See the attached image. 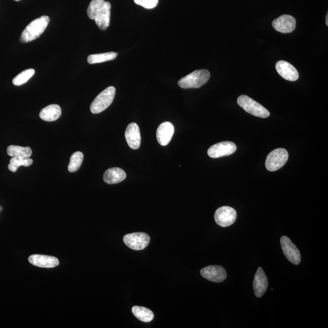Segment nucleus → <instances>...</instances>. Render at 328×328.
<instances>
[{"instance_id": "39448f33", "label": "nucleus", "mask_w": 328, "mask_h": 328, "mask_svg": "<svg viewBox=\"0 0 328 328\" xmlns=\"http://www.w3.org/2000/svg\"><path fill=\"white\" fill-rule=\"evenodd\" d=\"M289 154L284 148H277L270 152L266 158V167L270 172L280 169L287 162Z\"/></svg>"}, {"instance_id": "c756f323", "label": "nucleus", "mask_w": 328, "mask_h": 328, "mask_svg": "<svg viewBox=\"0 0 328 328\" xmlns=\"http://www.w3.org/2000/svg\"><path fill=\"white\" fill-rule=\"evenodd\" d=\"M15 1H20V0H15Z\"/></svg>"}, {"instance_id": "f257e3e1", "label": "nucleus", "mask_w": 328, "mask_h": 328, "mask_svg": "<svg viewBox=\"0 0 328 328\" xmlns=\"http://www.w3.org/2000/svg\"><path fill=\"white\" fill-rule=\"evenodd\" d=\"M50 21V17L44 15L31 21L21 33V42L28 43L38 38L47 29Z\"/></svg>"}, {"instance_id": "4468645a", "label": "nucleus", "mask_w": 328, "mask_h": 328, "mask_svg": "<svg viewBox=\"0 0 328 328\" xmlns=\"http://www.w3.org/2000/svg\"><path fill=\"white\" fill-rule=\"evenodd\" d=\"M126 141L129 147L137 150L140 147L141 143V133L139 127L136 123H131L128 126L125 133Z\"/></svg>"}, {"instance_id": "20e7f679", "label": "nucleus", "mask_w": 328, "mask_h": 328, "mask_svg": "<svg viewBox=\"0 0 328 328\" xmlns=\"http://www.w3.org/2000/svg\"><path fill=\"white\" fill-rule=\"evenodd\" d=\"M237 102L246 112L254 116L267 118L270 115V112L266 108L250 97L245 95L240 96L237 100Z\"/></svg>"}, {"instance_id": "a211bd4d", "label": "nucleus", "mask_w": 328, "mask_h": 328, "mask_svg": "<svg viewBox=\"0 0 328 328\" xmlns=\"http://www.w3.org/2000/svg\"><path fill=\"white\" fill-rule=\"evenodd\" d=\"M126 178V173L124 170L118 168V167L108 169L103 175V180L108 184L119 183L125 180Z\"/></svg>"}, {"instance_id": "412c9836", "label": "nucleus", "mask_w": 328, "mask_h": 328, "mask_svg": "<svg viewBox=\"0 0 328 328\" xmlns=\"http://www.w3.org/2000/svg\"><path fill=\"white\" fill-rule=\"evenodd\" d=\"M9 156L12 157H30L32 154L30 147H23L18 145H11L7 148Z\"/></svg>"}, {"instance_id": "9d476101", "label": "nucleus", "mask_w": 328, "mask_h": 328, "mask_svg": "<svg viewBox=\"0 0 328 328\" xmlns=\"http://www.w3.org/2000/svg\"><path fill=\"white\" fill-rule=\"evenodd\" d=\"M110 3L105 2L94 14V20L100 29L104 30L108 28L110 23Z\"/></svg>"}, {"instance_id": "423d86ee", "label": "nucleus", "mask_w": 328, "mask_h": 328, "mask_svg": "<svg viewBox=\"0 0 328 328\" xmlns=\"http://www.w3.org/2000/svg\"><path fill=\"white\" fill-rule=\"evenodd\" d=\"M150 241V236L143 232L129 233L124 237L125 244L135 251H141L147 248Z\"/></svg>"}, {"instance_id": "7ed1b4c3", "label": "nucleus", "mask_w": 328, "mask_h": 328, "mask_svg": "<svg viewBox=\"0 0 328 328\" xmlns=\"http://www.w3.org/2000/svg\"><path fill=\"white\" fill-rule=\"evenodd\" d=\"M115 88L109 87L102 91L95 99L93 100L90 106V110L93 114H99L111 105L114 99Z\"/></svg>"}, {"instance_id": "6ab92c4d", "label": "nucleus", "mask_w": 328, "mask_h": 328, "mask_svg": "<svg viewBox=\"0 0 328 328\" xmlns=\"http://www.w3.org/2000/svg\"><path fill=\"white\" fill-rule=\"evenodd\" d=\"M62 115V109L58 105H48L42 109L39 112V117L47 121H53L59 119Z\"/></svg>"}, {"instance_id": "b1692460", "label": "nucleus", "mask_w": 328, "mask_h": 328, "mask_svg": "<svg viewBox=\"0 0 328 328\" xmlns=\"http://www.w3.org/2000/svg\"><path fill=\"white\" fill-rule=\"evenodd\" d=\"M84 160V154L80 151H77L73 153L70 157L68 165V171L71 173L77 172L80 169Z\"/></svg>"}, {"instance_id": "6e6552de", "label": "nucleus", "mask_w": 328, "mask_h": 328, "mask_svg": "<svg viewBox=\"0 0 328 328\" xmlns=\"http://www.w3.org/2000/svg\"><path fill=\"white\" fill-rule=\"evenodd\" d=\"M236 146L232 142L224 141L212 145L210 147L208 153L212 158H219L229 156L235 153Z\"/></svg>"}, {"instance_id": "ddd939ff", "label": "nucleus", "mask_w": 328, "mask_h": 328, "mask_svg": "<svg viewBox=\"0 0 328 328\" xmlns=\"http://www.w3.org/2000/svg\"><path fill=\"white\" fill-rule=\"evenodd\" d=\"M276 71L282 78L288 81H296L299 78V72L291 63L280 60L276 63Z\"/></svg>"}, {"instance_id": "393cba45", "label": "nucleus", "mask_w": 328, "mask_h": 328, "mask_svg": "<svg viewBox=\"0 0 328 328\" xmlns=\"http://www.w3.org/2000/svg\"><path fill=\"white\" fill-rule=\"evenodd\" d=\"M35 74V70L33 69H28L24 70L23 72L20 73L19 74H18L16 77H15L13 80H12V83L15 86H20L25 83L29 80L30 78L32 77Z\"/></svg>"}, {"instance_id": "bb28decb", "label": "nucleus", "mask_w": 328, "mask_h": 328, "mask_svg": "<svg viewBox=\"0 0 328 328\" xmlns=\"http://www.w3.org/2000/svg\"><path fill=\"white\" fill-rule=\"evenodd\" d=\"M136 4L142 6L146 9H153L158 4L159 0H134Z\"/></svg>"}, {"instance_id": "aec40b11", "label": "nucleus", "mask_w": 328, "mask_h": 328, "mask_svg": "<svg viewBox=\"0 0 328 328\" xmlns=\"http://www.w3.org/2000/svg\"><path fill=\"white\" fill-rule=\"evenodd\" d=\"M132 312L134 315L139 320L144 322H150L153 320V312L145 307L135 306L132 308Z\"/></svg>"}, {"instance_id": "f3484780", "label": "nucleus", "mask_w": 328, "mask_h": 328, "mask_svg": "<svg viewBox=\"0 0 328 328\" xmlns=\"http://www.w3.org/2000/svg\"><path fill=\"white\" fill-rule=\"evenodd\" d=\"M253 285L256 297H261L266 293L268 286V280L265 272L261 267H259L255 273Z\"/></svg>"}, {"instance_id": "5701e85b", "label": "nucleus", "mask_w": 328, "mask_h": 328, "mask_svg": "<svg viewBox=\"0 0 328 328\" xmlns=\"http://www.w3.org/2000/svg\"><path fill=\"white\" fill-rule=\"evenodd\" d=\"M33 163V160L30 157H12L8 166V169L12 172H16L20 166L29 167Z\"/></svg>"}, {"instance_id": "9b49d317", "label": "nucleus", "mask_w": 328, "mask_h": 328, "mask_svg": "<svg viewBox=\"0 0 328 328\" xmlns=\"http://www.w3.org/2000/svg\"><path fill=\"white\" fill-rule=\"evenodd\" d=\"M200 274L208 280L221 282L227 278V273L223 267L220 266H209L200 270Z\"/></svg>"}, {"instance_id": "f8f14e48", "label": "nucleus", "mask_w": 328, "mask_h": 328, "mask_svg": "<svg viewBox=\"0 0 328 328\" xmlns=\"http://www.w3.org/2000/svg\"><path fill=\"white\" fill-rule=\"evenodd\" d=\"M272 26L278 32L286 33L293 32L296 27V20L293 16L283 15L272 21Z\"/></svg>"}, {"instance_id": "f03ea898", "label": "nucleus", "mask_w": 328, "mask_h": 328, "mask_svg": "<svg viewBox=\"0 0 328 328\" xmlns=\"http://www.w3.org/2000/svg\"><path fill=\"white\" fill-rule=\"evenodd\" d=\"M211 77V73L208 70H196L190 74L182 77L178 81L179 86L184 89L199 88L206 84Z\"/></svg>"}, {"instance_id": "dca6fc26", "label": "nucleus", "mask_w": 328, "mask_h": 328, "mask_svg": "<svg viewBox=\"0 0 328 328\" xmlns=\"http://www.w3.org/2000/svg\"><path fill=\"white\" fill-rule=\"evenodd\" d=\"M28 260L32 265L42 268H54L59 264L57 258L48 255H32L29 257Z\"/></svg>"}, {"instance_id": "0eeeda50", "label": "nucleus", "mask_w": 328, "mask_h": 328, "mask_svg": "<svg viewBox=\"0 0 328 328\" xmlns=\"http://www.w3.org/2000/svg\"><path fill=\"white\" fill-rule=\"evenodd\" d=\"M237 217L235 209L229 206H223L215 212V220L219 226L229 227L236 221Z\"/></svg>"}, {"instance_id": "4be33fe9", "label": "nucleus", "mask_w": 328, "mask_h": 328, "mask_svg": "<svg viewBox=\"0 0 328 328\" xmlns=\"http://www.w3.org/2000/svg\"><path fill=\"white\" fill-rule=\"evenodd\" d=\"M117 56V54L114 52H109V53L90 55L87 60L90 64H96L114 60Z\"/></svg>"}, {"instance_id": "c85d7f7f", "label": "nucleus", "mask_w": 328, "mask_h": 328, "mask_svg": "<svg viewBox=\"0 0 328 328\" xmlns=\"http://www.w3.org/2000/svg\"><path fill=\"white\" fill-rule=\"evenodd\" d=\"M2 209L1 207H0V211H2Z\"/></svg>"}, {"instance_id": "2eb2a0df", "label": "nucleus", "mask_w": 328, "mask_h": 328, "mask_svg": "<svg viewBox=\"0 0 328 328\" xmlns=\"http://www.w3.org/2000/svg\"><path fill=\"white\" fill-rule=\"evenodd\" d=\"M175 133V127L169 121L161 124L157 128L156 138L160 145L166 146L169 144Z\"/></svg>"}, {"instance_id": "cd10ccee", "label": "nucleus", "mask_w": 328, "mask_h": 328, "mask_svg": "<svg viewBox=\"0 0 328 328\" xmlns=\"http://www.w3.org/2000/svg\"><path fill=\"white\" fill-rule=\"evenodd\" d=\"M326 25L328 26V15L327 14L326 16Z\"/></svg>"}, {"instance_id": "a878e982", "label": "nucleus", "mask_w": 328, "mask_h": 328, "mask_svg": "<svg viewBox=\"0 0 328 328\" xmlns=\"http://www.w3.org/2000/svg\"><path fill=\"white\" fill-rule=\"evenodd\" d=\"M104 2L105 0H92V1L91 2L87 9L88 16L90 18V19L93 20L94 15L95 14L97 9H98Z\"/></svg>"}, {"instance_id": "1a4fd4ad", "label": "nucleus", "mask_w": 328, "mask_h": 328, "mask_svg": "<svg viewBox=\"0 0 328 328\" xmlns=\"http://www.w3.org/2000/svg\"><path fill=\"white\" fill-rule=\"evenodd\" d=\"M280 243L282 251L287 259L291 263L296 264V265L300 264L301 262L300 251L296 246L294 244V243L291 241V239L287 236H282Z\"/></svg>"}]
</instances>
